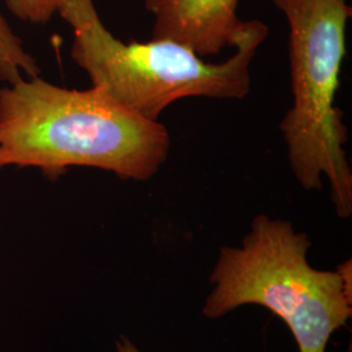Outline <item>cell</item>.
I'll return each mask as SVG.
<instances>
[{
	"instance_id": "6",
	"label": "cell",
	"mask_w": 352,
	"mask_h": 352,
	"mask_svg": "<svg viewBox=\"0 0 352 352\" xmlns=\"http://www.w3.org/2000/svg\"><path fill=\"white\" fill-rule=\"evenodd\" d=\"M39 72L36 59L0 12V80L11 84L24 77L39 76Z\"/></svg>"
},
{
	"instance_id": "8",
	"label": "cell",
	"mask_w": 352,
	"mask_h": 352,
	"mask_svg": "<svg viewBox=\"0 0 352 352\" xmlns=\"http://www.w3.org/2000/svg\"><path fill=\"white\" fill-rule=\"evenodd\" d=\"M116 352H141L138 346L126 337H120L115 343Z\"/></svg>"
},
{
	"instance_id": "1",
	"label": "cell",
	"mask_w": 352,
	"mask_h": 352,
	"mask_svg": "<svg viewBox=\"0 0 352 352\" xmlns=\"http://www.w3.org/2000/svg\"><path fill=\"white\" fill-rule=\"evenodd\" d=\"M170 132L96 87L24 77L0 89V168L33 167L56 179L90 167L146 182L168 158Z\"/></svg>"
},
{
	"instance_id": "2",
	"label": "cell",
	"mask_w": 352,
	"mask_h": 352,
	"mask_svg": "<svg viewBox=\"0 0 352 352\" xmlns=\"http://www.w3.org/2000/svg\"><path fill=\"white\" fill-rule=\"evenodd\" d=\"M311 245L289 221L254 217L239 247L219 250L202 315L217 320L243 305H261L289 327L299 352H327L351 318V260L337 270L316 269L308 261Z\"/></svg>"
},
{
	"instance_id": "4",
	"label": "cell",
	"mask_w": 352,
	"mask_h": 352,
	"mask_svg": "<svg viewBox=\"0 0 352 352\" xmlns=\"http://www.w3.org/2000/svg\"><path fill=\"white\" fill-rule=\"evenodd\" d=\"M289 28L292 106L280 122L292 174L302 188L330 184L336 213L352 214V170L347 126L337 106L346 29L351 17L347 0H270Z\"/></svg>"
},
{
	"instance_id": "3",
	"label": "cell",
	"mask_w": 352,
	"mask_h": 352,
	"mask_svg": "<svg viewBox=\"0 0 352 352\" xmlns=\"http://www.w3.org/2000/svg\"><path fill=\"white\" fill-rule=\"evenodd\" d=\"M74 32L71 58L115 101L160 122L173 103L189 97L243 100L251 91L252 62L269 36L260 20L245 21L235 52L209 63L171 39L124 43L102 23L94 0H60L58 12Z\"/></svg>"
},
{
	"instance_id": "5",
	"label": "cell",
	"mask_w": 352,
	"mask_h": 352,
	"mask_svg": "<svg viewBox=\"0 0 352 352\" xmlns=\"http://www.w3.org/2000/svg\"><path fill=\"white\" fill-rule=\"evenodd\" d=\"M239 0H145L154 16L153 39H171L206 58L235 47L245 26Z\"/></svg>"
},
{
	"instance_id": "7",
	"label": "cell",
	"mask_w": 352,
	"mask_h": 352,
	"mask_svg": "<svg viewBox=\"0 0 352 352\" xmlns=\"http://www.w3.org/2000/svg\"><path fill=\"white\" fill-rule=\"evenodd\" d=\"M60 0H6L14 17L32 24H46L58 12Z\"/></svg>"
}]
</instances>
